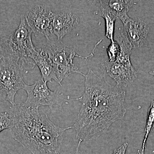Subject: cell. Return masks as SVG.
Wrapping results in <instances>:
<instances>
[{"label": "cell", "mask_w": 154, "mask_h": 154, "mask_svg": "<svg viewBox=\"0 0 154 154\" xmlns=\"http://www.w3.org/2000/svg\"><path fill=\"white\" fill-rule=\"evenodd\" d=\"M79 23V19L71 13H55L53 22V33L62 41L66 35L71 33Z\"/></svg>", "instance_id": "cell-10"}, {"label": "cell", "mask_w": 154, "mask_h": 154, "mask_svg": "<svg viewBox=\"0 0 154 154\" xmlns=\"http://www.w3.org/2000/svg\"><path fill=\"white\" fill-rule=\"evenodd\" d=\"M11 123V117L8 112L0 113V133L4 130L10 129Z\"/></svg>", "instance_id": "cell-17"}, {"label": "cell", "mask_w": 154, "mask_h": 154, "mask_svg": "<svg viewBox=\"0 0 154 154\" xmlns=\"http://www.w3.org/2000/svg\"><path fill=\"white\" fill-rule=\"evenodd\" d=\"M46 82L41 78L34 84L24 85V89L27 94V98L22 105L25 107L38 109L42 106H48L52 109L55 105L61 106L63 96L57 91H51Z\"/></svg>", "instance_id": "cell-6"}, {"label": "cell", "mask_w": 154, "mask_h": 154, "mask_svg": "<svg viewBox=\"0 0 154 154\" xmlns=\"http://www.w3.org/2000/svg\"><path fill=\"white\" fill-rule=\"evenodd\" d=\"M121 21L124 25V31L133 47H141L150 31L148 25L140 19H132L128 16Z\"/></svg>", "instance_id": "cell-9"}, {"label": "cell", "mask_w": 154, "mask_h": 154, "mask_svg": "<svg viewBox=\"0 0 154 154\" xmlns=\"http://www.w3.org/2000/svg\"><path fill=\"white\" fill-rule=\"evenodd\" d=\"M115 16L117 19L122 20L128 17V13L134 5L133 1L128 0H109L100 1Z\"/></svg>", "instance_id": "cell-12"}, {"label": "cell", "mask_w": 154, "mask_h": 154, "mask_svg": "<svg viewBox=\"0 0 154 154\" xmlns=\"http://www.w3.org/2000/svg\"><path fill=\"white\" fill-rule=\"evenodd\" d=\"M33 31L29 26L25 15L21 16L18 28L14 33L2 37L6 54H10L19 60L24 69L34 68L35 63L32 58L37 53L32 40Z\"/></svg>", "instance_id": "cell-3"}, {"label": "cell", "mask_w": 154, "mask_h": 154, "mask_svg": "<svg viewBox=\"0 0 154 154\" xmlns=\"http://www.w3.org/2000/svg\"><path fill=\"white\" fill-rule=\"evenodd\" d=\"M55 13L41 5L31 7L25 15V19L35 36L41 34L46 41L53 33V22Z\"/></svg>", "instance_id": "cell-7"}, {"label": "cell", "mask_w": 154, "mask_h": 154, "mask_svg": "<svg viewBox=\"0 0 154 154\" xmlns=\"http://www.w3.org/2000/svg\"><path fill=\"white\" fill-rule=\"evenodd\" d=\"M115 41L118 42L120 48V53L115 61L121 63H131L130 56L133 47L124 30L117 35Z\"/></svg>", "instance_id": "cell-13"}, {"label": "cell", "mask_w": 154, "mask_h": 154, "mask_svg": "<svg viewBox=\"0 0 154 154\" xmlns=\"http://www.w3.org/2000/svg\"><path fill=\"white\" fill-rule=\"evenodd\" d=\"M100 9L98 12H95L96 15L104 18L105 22V36L111 42L114 41V32L115 23L117 18L103 4L100 2Z\"/></svg>", "instance_id": "cell-14"}, {"label": "cell", "mask_w": 154, "mask_h": 154, "mask_svg": "<svg viewBox=\"0 0 154 154\" xmlns=\"http://www.w3.org/2000/svg\"><path fill=\"white\" fill-rule=\"evenodd\" d=\"M149 73L151 75H152L154 76V71H151Z\"/></svg>", "instance_id": "cell-22"}, {"label": "cell", "mask_w": 154, "mask_h": 154, "mask_svg": "<svg viewBox=\"0 0 154 154\" xmlns=\"http://www.w3.org/2000/svg\"><path fill=\"white\" fill-rule=\"evenodd\" d=\"M6 55V50L2 37L0 38V61Z\"/></svg>", "instance_id": "cell-19"}, {"label": "cell", "mask_w": 154, "mask_h": 154, "mask_svg": "<svg viewBox=\"0 0 154 154\" xmlns=\"http://www.w3.org/2000/svg\"><path fill=\"white\" fill-rule=\"evenodd\" d=\"M24 68L19 60L7 54L0 61V99L16 105L15 97L19 90L23 89L25 83L22 71Z\"/></svg>", "instance_id": "cell-4"}, {"label": "cell", "mask_w": 154, "mask_h": 154, "mask_svg": "<svg viewBox=\"0 0 154 154\" xmlns=\"http://www.w3.org/2000/svg\"><path fill=\"white\" fill-rule=\"evenodd\" d=\"M9 114L12 137L32 154H58L64 134L73 128L57 126L45 111L22 105L12 106Z\"/></svg>", "instance_id": "cell-2"}, {"label": "cell", "mask_w": 154, "mask_h": 154, "mask_svg": "<svg viewBox=\"0 0 154 154\" xmlns=\"http://www.w3.org/2000/svg\"><path fill=\"white\" fill-rule=\"evenodd\" d=\"M32 60L40 70L42 78L45 82L52 83V80H54L57 82L52 62L43 46L37 50V54Z\"/></svg>", "instance_id": "cell-11"}, {"label": "cell", "mask_w": 154, "mask_h": 154, "mask_svg": "<svg viewBox=\"0 0 154 154\" xmlns=\"http://www.w3.org/2000/svg\"><path fill=\"white\" fill-rule=\"evenodd\" d=\"M154 128V100H152L150 106L148 111L147 117L144 130V137L143 141L141 150L144 152L146 147V144L148 138L152 129Z\"/></svg>", "instance_id": "cell-15"}, {"label": "cell", "mask_w": 154, "mask_h": 154, "mask_svg": "<svg viewBox=\"0 0 154 154\" xmlns=\"http://www.w3.org/2000/svg\"><path fill=\"white\" fill-rule=\"evenodd\" d=\"M85 78V92L77 99L81 102V109L72 125L81 142L99 138L115 122L124 118L127 111L124 89L111 85L105 75H98L91 69Z\"/></svg>", "instance_id": "cell-1"}, {"label": "cell", "mask_w": 154, "mask_h": 154, "mask_svg": "<svg viewBox=\"0 0 154 154\" xmlns=\"http://www.w3.org/2000/svg\"><path fill=\"white\" fill-rule=\"evenodd\" d=\"M105 76H109L116 83V86L124 89L136 79L137 73L131 63L116 61H105L102 64Z\"/></svg>", "instance_id": "cell-8"}, {"label": "cell", "mask_w": 154, "mask_h": 154, "mask_svg": "<svg viewBox=\"0 0 154 154\" xmlns=\"http://www.w3.org/2000/svg\"><path fill=\"white\" fill-rule=\"evenodd\" d=\"M137 154H145L144 152H142L141 150H138L137 151Z\"/></svg>", "instance_id": "cell-21"}, {"label": "cell", "mask_w": 154, "mask_h": 154, "mask_svg": "<svg viewBox=\"0 0 154 154\" xmlns=\"http://www.w3.org/2000/svg\"><path fill=\"white\" fill-rule=\"evenodd\" d=\"M120 46L118 42L115 40L111 42L107 48V52L109 57V61H115L120 53Z\"/></svg>", "instance_id": "cell-16"}, {"label": "cell", "mask_w": 154, "mask_h": 154, "mask_svg": "<svg viewBox=\"0 0 154 154\" xmlns=\"http://www.w3.org/2000/svg\"><path fill=\"white\" fill-rule=\"evenodd\" d=\"M81 141H79V143H78V146H77V147L76 148V152L75 154H81L79 152V149L80 146L81 145ZM58 154H60L59 153Z\"/></svg>", "instance_id": "cell-20"}, {"label": "cell", "mask_w": 154, "mask_h": 154, "mask_svg": "<svg viewBox=\"0 0 154 154\" xmlns=\"http://www.w3.org/2000/svg\"><path fill=\"white\" fill-rule=\"evenodd\" d=\"M128 144V143L123 144L118 148L116 149L112 154H125Z\"/></svg>", "instance_id": "cell-18"}, {"label": "cell", "mask_w": 154, "mask_h": 154, "mask_svg": "<svg viewBox=\"0 0 154 154\" xmlns=\"http://www.w3.org/2000/svg\"><path fill=\"white\" fill-rule=\"evenodd\" d=\"M43 47L46 51L52 62L57 83L62 86L61 82L70 75L79 73L85 76V75L80 72L79 68L73 63L75 57L86 59L91 56L84 57L79 55L74 49L66 45L62 41L57 40L46 41Z\"/></svg>", "instance_id": "cell-5"}]
</instances>
